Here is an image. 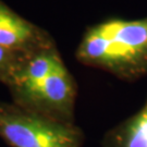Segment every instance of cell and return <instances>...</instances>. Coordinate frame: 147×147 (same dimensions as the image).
<instances>
[{"mask_svg":"<svg viewBox=\"0 0 147 147\" xmlns=\"http://www.w3.org/2000/svg\"><path fill=\"white\" fill-rule=\"evenodd\" d=\"M75 58L117 79L135 82L147 75V16L109 18L86 28Z\"/></svg>","mask_w":147,"mask_h":147,"instance_id":"1","label":"cell"},{"mask_svg":"<svg viewBox=\"0 0 147 147\" xmlns=\"http://www.w3.org/2000/svg\"><path fill=\"white\" fill-rule=\"evenodd\" d=\"M7 88L16 105L57 120L75 122L78 85L57 46L30 57Z\"/></svg>","mask_w":147,"mask_h":147,"instance_id":"2","label":"cell"},{"mask_svg":"<svg viewBox=\"0 0 147 147\" xmlns=\"http://www.w3.org/2000/svg\"><path fill=\"white\" fill-rule=\"evenodd\" d=\"M0 138L9 147H83L85 135L75 122L0 100Z\"/></svg>","mask_w":147,"mask_h":147,"instance_id":"3","label":"cell"},{"mask_svg":"<svg viewBox=\"0 0 147 147\" xmlns=\"http://www.w3.org/2000/svg\"><path fill=\"white\" fill-rule=\"evenodd\" d=\"M0 46L32 56L56 44L46 30L20 16L0 0Z\"/></svg>","mask_w":147,"mask_h":147,"instance_id":"4","label":"cell"},{"mask_svg":"<svg viewBox=\"0 0 147 147\" xmlns=\"http://www.w3.org/2000/svg\"><path fill=\"white\" fill-rule=\"evenodd\" d=\"M101 147H147V98L140 110L106 132Z\"/></svg>","mask_w":147,"mask_h":147,"instance_id":"5","label":"cell"},{"mask_svg":"<svg viewBox=\"0 0 147 147\" xmlns=\"http://www.w3.org/2000/svg\"><path fill=\"white\" fill-rule=\"evenodd\" d=\"M32 56L0 46V83L7 86Z\"/></svg>","mask_w":147,"mask_h":147,"instance_id":"6","label":"cell"}]
</instances>
